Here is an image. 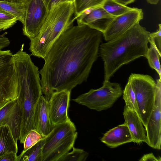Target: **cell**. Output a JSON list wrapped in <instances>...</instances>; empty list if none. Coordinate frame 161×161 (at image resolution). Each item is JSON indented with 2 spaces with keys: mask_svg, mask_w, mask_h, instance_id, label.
Wrapping results in <instances>:
<instances>
[{
  "mask_svg": "<svg viewBox=\"0 0 161 161\" xmlns=\"http://www.w3.org/2000/svg\"><path fill=\"white\" fill-rule=\"evenodd\" d=\"M75 15L73 18L74 21L75 18L85 10L101 6L106 0H74Z\"/></svg>",
  "mask_w": 161,
  "mask_h": 161,
  "instance_id": "obj_22",
  "label": "cell"
},
{
  "mask_svg": "<svg viewBox=\"0 0 161 161\" xmlns=\"http://www.w3.org/2000/svg\"><path fill=\"white\" fill-rule=\"evenodd\" d=\"M77 135L75 126L70 119L55 125L45 138L42 161H60L72 149Z\"/></svg>",
  "mask_w": 161,
  "mask_h": 161,
  "instance_id": "obj_4",
  "label": "cell"
},
{
  "mask_svg": "<svg viewBox=\"0 0 161 161\" xmlns=\"http://www.w3.org/2000/svg\"><path fill=\"white\" fill-rule=\"evenodd\" d=\"M34 123L35 129L44 138L50 133L54 127L50 119L48 101L42 95L35 109Z\"/></svg>",
  "mask_w": 161,
  "mask_h": 161,
  "instance_id": "obj_14",
  "label": "cell"
},
{
  "mask_svg": "<svg viewBox=\"0 0 161 161\" xmlns=\"http://www.w3.org/2000/svg\"><path fill=\"white\" fill-rule=\"evenodd\" d=\"M123 114L125 123L129 128L133 142L137 144L144 142L147 144L146 130L138 114L125 105Z\"/></svg>",
  "mask_w": 161,
  "mask_h": 161,
  "instance_id": "obj_15",
  "label": "cell"
},
{
  "mask_svg": "<svg viewBox=\"0 0 161 161\" xmlns=\"http://www.w3.org/2000/svg\"><path fill=\"white\" fill-rule=\"evenodd\" d=\"M123 92L119 83L110 81L103 82L100 88L91 89L72 100L90 109L100 111L111 108Z\"/></svg>",
  "mask_w": 161,
  "mask_h": 161,
  "instance_id": "obj_7",
  "label": "cell"
},
{
  "mask_svg": "<svg viewBox=\"0 0 161 161\" xmlns=\"http://www.w3.org/2000/svg\"><path fill=\"white\" fill-rule=\"evenodd\" d=\"M147 2L151 4L156 5L157 4L159 0H146Z\"/></svg>",
  "mask_w": 161,
  "mask_h": 161,
  "instance_id": "obj_33",
  "label": "cell"
},
{
  "mask_svg": "<svg viewBox=\"0 0 161 161\" xmlns=\"http://www.w3.org/2000/svg\"><path fill=\"white\" fill-rule=\"evenodd\" d=\"M143 18L142 10L136 8L115 17L103 33L104 40L108 42L117 38L139 23Z\"/></svg>",
  "mask_w": 161,
  "mask_h": 161,
  "instance_id": "obj_9",
  "label": "cell"
},
{
  "mask_svg": "<svg viewBox=\"0 0 161 161\" xmlns=\"http://www.w3.org/2000/svg\"><path fill=\"white\" fill-rule=\"evenodd\" d=\"M25 0H0V1L11 3L24 5Z\"/></svg>",
  "mask_w": 161,
  "mask_h": 161,
  "instance_id": "obj_31",
  "label": "cell"
},
{
  "mask_svg": "<svg viewBox=\"0 0 161 161\" xmlns=\"http://www.w3.org/2000/svg\"><path fill=\"white\" fill-rule=\"evenodd\" d=\"M161 53L156 47L150 44L146 56L150 66L158 73L161 79V69L160 60Z\"/></svg>",
  "mask_w": 161,
  "mask_h": 161,
  "instance_id": "obj_20",
  "label": "cell"
},
{
  "mask_svg": "<svg viewBox=\"0 0 161 161\" xmlns=\"http://www.w3.org/2000/svg\"><path fill=\"white\" fill-rule=\"evenodd\" d=\"M18 151L17 143L9 127L6 125L0 126V157L9 152L17 153Z\"/></svg>",
  "mask_w": 161,
  "mask_h": 161,
  "instance_id": "obj_17",
  "label": "cell"
},
{
  "mask_svg": "<svg viewBox=\"0 0 161 161\" xmlns=\"http://www.w3.org/2000/svg\"><path fill=\"white\" fill-rule=\"evenodd\" d=\"M161 79H157L154 107L145 129L147 144L151 147L160 150L161 143Z\"/></svg>",
  "mask_w": 161,
  "mask_h": 161,
  "instance_id": "obj_10",
  "label": "cell"
},
{
  "mask_svg": "<svg viewBox=\"0 0 161 161\" xmlns=\"http://www.w3.org/2000/svg\"><path fill=\"white\" fill-rule=\"evenodd\" d=\"M70 92L67 91L54 92L48 101L50 119L54 126L70 119L68 111Z\"/></svg>",
  "mask_w": 161,
  "mask_h": 161,
  "instance_id": "obj_11",
  "label": "cell"
},
{
  "mask_svg": "<svg viewBox=\"0 0 161 161\" xmlns=\"http://www.w3.org/2000/svg\"><path fill=\"white\" fill-rule=\"evenodd\" d=\"M0 7L16 16L18 20L23 24L25 14L24 5L11 3L0 1Z\"/></svg>",
  "mask_w": 161,
  "mask_h": 161,
  "instance_id": "obj_23",
  "label": "cell"
},
{
  "mask_svg": "<svg viewBox=\"0 0 161 161\" xmlns=\"http://www.w3.org/2000/svg\"><path fill=\"white\" fill-rule=\"evenodd\" d=\"M117 2L126 5L134 2L135 0H115Z\"/></svg>",
  "mask_w": 161,
  "mask_h": 161,
  "instance_id": "obj_32",
  "label": "cell"
},
{
  "mask_svg": "<svg viewBox=\"0 0 161 161\" xmlns=\"http://www.w3.org/2000/svg\"><path fill=\"white\" fill-rule=\"evenodd\" d=\"M150 33L138 23L117 38L100 44L98 56L104 63L103 82L109 81L123 65L146 57Z\"/></svg>",
  "mask_w": 161,
  "mask_h": 161,
  "instance_id": "obj_2",
  "label": "cell"
},
{
  "mask_svg": "<svg viewBox=\"0 0 161 161\" xmlns=\"http://www.w3.org/2000/svg\"><path fill=\"white\" fill-rule=\"evenodd\" d=\"M18 20L16 16L0 7V31L12 27Z\"/></svg>",
  "mask_w": 161,
  "mask_h": 161,
  "instance_id": "obj_24",
  "label": "cell"
},
{
  "mask_svg": "<svg viewBox=\"0 0 161 161\" xmlns=\"http://www.w3.org/2000/svg\"><path fill=\"white\" fill-rule=\"evenodd\" d=\"M49 10L54 5L66 0H45Z\"/></svg>",
  "mask_w": 161,
  "mask_h": 161,
  "instance_id": "obj_30",
  "label": "cell"
},
{
  "mask_svg": "<svg viewBox=\"0 0 161 161\" xmlns=\"http://www.w3.org/2000/svg\"><path fill=\"white\" fill-rule=\"evenodd\" d=\"M15 64L20 86L19 96L17 99L22 115L19 140L21 143H23L28 134L35 129V109L42 94L39 69L31 58H19L15 61Z\"/></svg>",
  "mask_w": 161,
  "mask_h": 161,
  "instance_id": "obj_3",
  "label": "cell"
},
{
  "mask_svg": "<svg viewBox=\"0 0 161 161\" xmlns=\"http://www.w3.org/2000/svg\"><path fill=\"white\" fill-rule=\"evenodd\" d=\"M21 120V113L17 99L0 109V126H8L17 143L20 135Z\"/></svg>",
  "mask_w": 161,
  "mask_h": 161,
  "instance_id": "obj_13",
  "label": "cell"
},
{
  "mask_svg": "<svg viewBox=\"0 0 161 161\" xmlns=\"http://www.w3.org/2000/svg\"><path fill=\"white\" fill-rule=\"evenodd\" d=\"M17 154L12 152L4 154L0 157V161H18Z\"/></svg>",
  "mask_w": 161,
  "mask_h": 161,
  "instance_id": "obj_28",
  "label": "cell"
},
{
  "mask_svg": "<svg viewBox=\"0 0 161 161\" xmlns=\"http://www.w3.org/2000/svg\"><path fill=\"white\" fill-rule=\"evenodd\" d=\"M73 150L68 152L60 161H85L88 157V153L83 149L75 148L74 146Z\"/></svg>",
  "mask_w": 161,
  "mask_h": 161,
  "instance_id": "obj_26",
  "label": "cell"
},
{
  "mask_svg": "<svg viewBox=\"0 0 161 161\" xmlns=\"http://www.w3.org/2000/svg\"><path fill=\"white\" fill-rule=\"evenodd\" d=\"M45 138L42 139L25 151L21 156L20 161H42V150Z\"/></svg>",
  "mask_w": 161,
  "mask_h": 161,
  "instance_id": "obj_18",
  "label": "cell"
},
{
  "mask_svg": "<svg viewBox=\"0 0 161 161\" xmlns=\"http://www.w3.org/2000/svg\"><path fill=\"white\" fill-rule=\"evenodd\" d=\"M149 42L156 46L158 50L161 52V25H158V28L155 32L150 33Z\"/></svg>",
  "mask_w": 161,
  "mask_h": 161,
  "instance_id": "obj_27",
  "label": "cell"
},
{
  "mask_svg": "<svg viewBox=\"0 0 161 161\" xmlns=\"http://www.w3.org/2000/svg\"><path fill=\"white\" fill-rule=\"evenodd\" d=\"M24 35L30 39L39 33L49 9L45 0H25Z\"/></svg>",
  "mask_w": 161,
  "mask_h": 161,
  "instance_id": "obj_8",
  "label": "cell"
},
{
  "mask_svg": "<svg viewBox=\"0 0 161 161\" xmlns=\"http://www.w3.org/2000/svg\"><path fill=\"white\" fill-rule=\"evenodd\" d=\"M115 17L101 6L87 9L77 17V25H86L103 33Z\"/></svg>",
  "mask_w": 161,
  "mask_h": 161,
  "instance_id": "obj_12",
  "label": "cell"
},
{
  "mask_svg": "<svg viewBox=\"0 0 161 161\" xmlns=\"http://www.w3.org/2000/svg\"><path fill=\"white\" fill-rule=\"evenodd\" d=\"M123 98L125 101V105L129 109L138 114V108L135 93L131 84L129 80L123 91Z\"/></svg>",
  "mask_w": 161,
  "mask_h": 161,
  "instance_id": "obj_21",
  "label": "cell"
},
{
  "mask_svg": "<svg viewBox=\"0 0 161 161\" xmlns=\"http://www.w3.org/2000/svg\"><path fill=\"white\" fill-rule=\"evenodd\" d=\"M103 33L86 25H72L59 36L44 59L39 71L42 93L71 92L86 81L98 56Z\"/></svg>",
  "mask_w": 161,
  "mask_h": 161,
  "instance_id": "obj_1",
  "label": "cell"
},
{
  "mask_svg": "<svg viewBox=\"0 0 161 161\" xmlns=\"http://www.w3.org/2000/svg\"><path fill=\"white\" fill-rule=\"evenodd\" d=\"M20 89L14 54L0 50V109L17 99Z\"/></svg>",
  "mask_w": 161,
  "mask_h": 161,
  "instance_id": "obj_5",
  "label": "cell"
},
{
  "mask_svg": "<svg viewBox=\"0 0 161 161\" xmlns=\"http://www.w3.org/2000/svg\"><path fill=\"white\" fill-rule=\"evenodd\" d=\"M44 138L35 130L30 131L26 136L23 143L24 149L20 155L18 156V161L20 160L21 156L25 151Z\"/></svg>",
  "mask_w": 161,
  "mask_h": 161,
  "instance_id": "obj_25",
  "label": "cell"
},
{
  "mask_svg": "<svg viewBox=\"0 0 161 161\" xmlns=\"http://www.w3.org/2000/svg\"><path fill=\"white\" fill-rule=\"evenodd\" d=\"M4 34H5V35H6V34H5V33H4ZM10 41H9V44H10Z\"/></svg>",
  "mask_w": 161,
  "mask_h": 161,
  "instance_id": "obj_34",
  "label": "cell"
},
{
  "mask_svg": "<svg viewBox=\"0 0 161 161\" xmlns=\"http://www.w3.org/2000/svg\"><path fill=\"white\" fill-rule=\"evenodd\" d=\"M128 80L135 93L138 115L146 128L154 107L156 81L150 75L136 73H131Z\"/></svg>",
  "mask_w": 161,
  "mask_h": 161,
  "instance_id": "obj_6",
  "label": "cell"
},
{
  "mask_svg": "<svg viewBox=\"0 0 161 161\" xmlns=\"http://www.w3.org/2000/svg\"><path fill=\"white\" fill-rule=\"evenodd\" d=\"M101 7L108 13L114 17L124 14L134 8L120 3L115 0H106Z\"/></svg>",
  "mask_w": 161,
  "mask_h": 161,
  "instance_id": "obj_19",
  "label": "cell"
},
{
  "mask_svg": "<svg viewBox=\"0 0 161 161\" xmlns=\"http://www.w3.org/2000/svg\"><path fill=\"white\" fill-rule=\"evenodd\" d=\"M139 160V161H160L161 159L160 157H156L153 153H150L144 155Z\"/></svg>",
  "mask_w": 161,
  "mask_h": 161,
  "instance_id": "obj_29",
  "label": "cell"
},
{
  "mask_svg": "<svg viewBox=\"0 0 161 161\" xmlns=\"http://www.w3.org/2000/svg\"><path fill=\"white\" fill-rule=\"evenodd\" d=\"M100 140L111 148H115L122 145L133 142L129 128L125 123L106 132Z\"/></svg>",
  "mask_w": 161,
  "mask_h": 161,
  "instance_id": "obj_16",
  "label": "cell"
}]
</instances>
